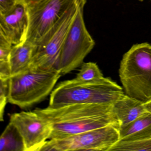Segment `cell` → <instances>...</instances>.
I'll list each match as a JSON object with an SVG mask.
<instances>
[{
	"label": "cell",
	"instance_id": "obj_1",
	"mask_svg": "<svg viewBox=\"0 0 151 151\" xmlns=\"http://www.w3.org/2000/svg\"><path fill=\"white\" fill-rule=\"evenodd\" d=\"M113 105L74 104L56 107L48 106L34 111L51 124L49 139H59L107 125L120 128Z\"/></svg>",
	"mask_w": 151,
	"mask_h": 151
},
{
	"label": "cell",
	"instance_id": "obj_2",
	"mask_svg": "<svg viewBox=\"0 0 151 151\" xmlns=\"http://www.w3.org/2000/svg\"><path fill=\"white\" fill-rule=\"evenodd\" d=\"M124 93L123 89L109 78L90 82L74 79L63 81L53 90L49 106H62L74 104L113 105Z\"/></svg>",
	"mask_w": 151,
	"mask_h": 151
},
{
	"label": "cell",
	"instance_id": "obj_3",
	"mask_svg": "<svg viewBox=\"0 0 151 151\" xmlns=\"http://www.w3.org/2000/svg\"><path fill=\"white\" fill-rule=\"evenodd\" d=\"M125 94L145 102L151 99V45L135 44L124 54L119 69Z\"/></svg>",
	"mask_w": 151,
	"mask_h": 151
},
{
	"label": "cell",
	"instance_id": "obj_4",
	"mask_svg": "<svg viewBox=\"0 0 151 151\" xmlns=\"http://www.w3.org/2000/svg\"><path fill=\"white\" fill-rule=\"evenodd\" d=\"M57 69L29 68L9 78L8 102L22 109L39 103L52 91L61 76Z\"/></svg>",
	"mask_w": 151,
	"mask_h": 151
},
{
	"label": "cell",
	"instance_id": "obj_5",
	"mask_svg": "<svg viewBox=\"0 0 151 151\" xmlns=\"http://www.w3.org/2000/svg\"><path fill=\"white\" fill-rule=\"evenodd\" d=\"M87 0H80L72 6L37 45L29 68L58 70L62 48L80 5Z\"/></svg>",
	"mask_w": 151,
	"mask_h": 151
},
{
	"label": "cell",
	"instance_id": "obj_6",
	"mask_svg": "<svg viewBox=\"0 0 151 151\" xmlns=\"http://www.w3.org/2000/svg\"><path fill=\"white\" fill-rule=\"evenodd\" d=\"M86 2L80 5L62 48L58 65V70L62 75L81 66L95 45L84 20V7Z\"/></svg>",
	"mask_w": 151,
	"mask_h": 151
},
{
	"label": "cell",
	"instance_id": "obj_7",
	"mask_svg": "<svg viewBox=\"0 0 151 151\" xmlns=\"http://www.w3.org/2000/svg\"><path fill=\"white\" fill-rule=\"evenodd\" d=\"M120 127L109 125L70 137L47 141L40 151H110L120 139Z\"/></svg>",
	"mask_w": 151,
	"mask_h": 151
},
{
	"label": "cell",
	"instance_id": "obj_8",
	"mask_svg": "<svg viewBox=\"0 0 151 151\" xmlns=\"http://www.w3.org/2000/svg\"><path fill=\"white\" fill-rule=\"evenodd\" d=\"M80 0H40L27 6L26 40L37 45L60 18Z\"/></svg>",
	"mask_w": 151,
	"mask_h": 151
},
{
	"label": "cell",
	"instance_id": "obj_9",
	"mask_svg": "<svg viewBox=\"0 0 151 151\" xmlns=\"http://www.w3.org/2000/svg\"><path fill=\"white\" fill-rule=\"evenodd\" d=\"M9 122L22 136L24 151H40L52 132L50 123L34 110L12 114Z\"/></svg>",
	"mask_w": 151,
	"mask_h": 151
},
{
	"label": "cell",
	"instance_id": "obj_10",
	"mask_svg": "<svg viewBox=\"0 0 151 151\" xmlns=\"http://www.w3.org/2000/svg\"><path fill=\"white\" fill-rule=\"evenodd\" d=\"M28 22L27 5L18 1L10 11L0 15V34L13 45L22 43L26 40Z\"/></svg>",
	"mask_w": 151,
	"mask_h": 151
},
{
	"label": "cell",
	"instance_id": "obj_11",
	"mask_svg": "<svg viewBox=\"0 0 151 151\" xmlns=\"http://www.w3.org/2000/svg\"><path fill=\"white\" fill-rule=\"evenodd\" d=\"M113 110L120 127L133 122L147 112L144 102L126 94L113 104Z\"/></svg>",
	"mask_w": 151,
	"mask_h": 151
},
{
	"label": "cell",
	"instance_id": "obj_12",
	"mask_svg": "<svg viewBox=\"0 0 151 151\" xmlns=\"http://www.w3.org/2000/svg\"><path fill=\"white\" fill-rule=\"evenodd\" d=\"M36 46L37 45L28 40L13 46L9 58L11 76L29 68Z\"/></svg>",
	"mask_w": 151,
	"mask_h": 151
},
{
	"label": "cell",
	"instance_id": "obj_13",
	"mask_svg": "<svg viewBox=\"0 0 151 151\" xmlns=\"http://www.w3.org/2000/svg\"><path fill=\"white\" fill-rule=\"evenodd\" d=\"M120 139L151 138V112L148 111L130 123L120 127Z\"/></svg>",
	"mask_w": 151,
	"mask_h": 151
},
{
	"label": "cell",
	"instance_id": "obj_14",
	"mask_svg": "<svg viewBox=\"0 0 151 151\" xmlns=\"http://www.w3.org/2000/svg\"><path fill=\"white\" fill-rule=\"evenodd\" d=\"M1 151H24L22 138L15 126L9 122L0 138Z\"/></svg>",
	"mask_w": 151,
	"mask_h": 151
},
{
	"label": "cell",
	"instance_id": "obj_15",
	"mask_svg": "<svg viewBox=\"0 0 151 151\" xmlns=\"http://www.w3.org/2000/svg\"><path fill=\"white\" fill-rule=\"evenodd\" d=\"M151 151V138L136 140L120 139L110 151Z\"/></svg>",
	"mask_w": 151,
	"mask_h": 151
},
{
	"label": "cell",
	"instance_id": "obj_16",
	"mask_svg": "<svg viewBox=\"0 0 151 151\" xmlns=\"http://www.w3.org/2000/svg\"><path fill=\"white\" fill-rule=\"evenodd\" d=\"M104 77L99 66L95 63H83L75 79L80 82L96 81Z\"/></svg>",
	"mask_w": 151,
	"mask_h": 151
},
{
	"label": "cell",
	"instance_id": "obj_17",
	"mask_svg": "<svg viewBox=\"0 0 151 151\" xmlns=\"http://www.w3.org/2000/svg\"><path fill=\"white\" fill-rule=\"evenodd\" d=\"M9 78H0V121L1 122L4 121L5 109L8 102Z\"/></svg>",
	"mask_w": 151,
	"mask_h": 151
},
{
	"label": "cell",
	"instance_id": "obj_18",
	"mask_svg": "<svg viewBox=\"0 0 151 151\" xmlns=\"http://www.w3.org/2000/svg\"><path fill=\"white\" fill-rule=\"evenodd\" d=\"M14 45L0 34V62H9V54Z\"/></svg>",
	"mask_w": 151,
	"mask_h": 151
},
{
	"label": "cell",
	"instance_id": "obj_19",
	"mask_svg": "<svg viewBox=\"0 0 151 151\" xmlns=\"http://www.w3.org/2000/svg\"><path fill=\"white\" fill-rule=\"evenodd\" d=\"M17 0H0V15L10 11L18 2Z\"/></svg>",
	"mask_w": 151,
	"mask_h": 151
},
{
	"label": "cell",
	"instance_id": "obj_20",
	"mask_svg": "<svg viewBox=\"0 0 151 151\" xmlns=\"http://www.w3.org/2000/svg\"><path fill=\"white\" fill-rule=\"evenodd\" d=\"M18 1H23L24 2L27 6L31 5L33 3L38 2L40 0H17Z\"/></svg>",
	"mask_w": 151,
	"mask_h": 151
},
{
	"label": "cell",
	"instance_id": "obj_21",
	"mask_svg": "<svg viewBox=\"0 0 151 151\" xmlns=\"http://www.w3.org/2000/svg\"><path fill=\"white\" fill-rule=\"evenodd\" d=\"M144 105H145V106L147 111L149 112H151V99L145 102Z\"/></svg>",
	"mask_w": 151,
	"mask_h": 151
},
{
	"label": "cell",
	"instance_id": "obj_22",
	"mask_svg": "<svg viewBox=\"0 0 151 151\" xmlns=\"http://www.w3.org/2000/svg\"><path fill=\"white\" fill-rule=\"evenodd\" d=\"M139 1H144V0H139Z\"/></svg>",
	"mask_w": 151,
	"mask_h": 151
}]
</instances>
